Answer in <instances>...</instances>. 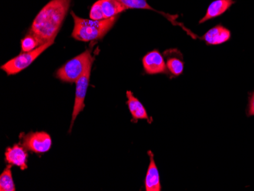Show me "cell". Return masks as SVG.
<instances>
[{
  "label": "cell",
  "mask_w": 254,
  "mask_h": 191,
  "mask_svg": "<svg viewBox=\"0 0 254 191\" xmlns=\"http://www.w3.org/2000/svg\"><path fill=\"white\" fill-rule=\"evenodd\" d=\"M70 4L71 0H51L34 18L30 34L41 44L55 40Z\"/></svg>",
  "instance_id": "obj_1"
},
{
  "label": "cell",
  "mask_w": 254,
  "mask_h": 191,
  "mask_svg": "<svg viewBox=\"0 0 254 191\" xmlns=\"http://www.w3.org/2000/svg\"><path fill=\"white\" fill-rule=\"evenodd\" d=\"M74 19V28L72 36L74 39L79 41H95L101 39L108 34L118 20V16L113 17L108 19L95 20L86 19L77 16L72 12Z\"/></svg>",
  "instance_id": "obj_2"
},
{
  "label": "cell",
  "mask_w": 254,
  "mask_h": 191,
  "mask_svg": "<svg viewBox=\"0 0 254 191\" xmlns=\"http://www.w3.org/2000/svg\"><path fill=\"white\" fill-rule=\"evenodd\" d=\"M93 61L91 51L87 50L61 66L56 72V76L64 82H76Z\"/></svg>",
  "instance_id": "obj_3"
},
{
  "label": "cell",
  "mask_w": 254,
  "mask_h": 191,
  "mask_svg": "<svg viewBox=\"0 0 254 191\" xmlns=\"http://www.w3.org/2000/svg\"><path fill=\"white\" fill-rule=\"evenodd\" d=\"M54 43V40L48 41L42 44L34 51L30 52H22V54L17 56L16 58L10 60L6 64L1 66V69L6 72L7 75H15L29 66L37 58L49 48Z\"/></svg>",
  "instance_id": "obj_4"
},
{
  "label": "cell",
  "mask_w": 254,
  "mask_h": 191,
  "mask_svg": "<svg viewBox=\"0 0 254 191\" xmlns=\"http://www.w3.org/2000/svg\"><path fill=\"white\" fill-rule=\"evenodd\" d=\"M22 146L35 153H44L51 149L52 139L48 132H34L21 136Z\"/></svg>",
  "instance_id": "obj_5"
},
{
  "label": "cell",
  "mask_w": 254,
  "mask_h": 191,
  "mask_svg": "<svg viewBox=\"0 0 254 191\" xmlns=\"http://www.w3.org/2000/svg\"><path fill=\"white\" fill-rule=\"evenodd\" d=\"M91 66H88L85 73L76 81V88H75V103H74L73 111H72V121H71L70 130L73 127L74 122L81 111L85 108V99L86 96L87 90L89 84L90 76H91Z\"/></svg>",
  "instance_id": "obj_6"
},
{
  "label": "cell",
  "mask_w": 254,
  "mask_h": 191,
  "mask_svg": "<svg viewBox=\"0 0 254 191\" xmlns=\"http://www.w3.org/2000/svg\"><path fill=\"white\" fill-rule=\"evenodd\" d=\"M144 70L149 75L166 73L167 65L163 56L157 50L145 54L142 59Z\"/></svg>",
  "instance_id": "obj_7"
},
{
  "label": "cell",
  "mask_w": 254,
  "mask_h": 191,
  "mask_svg": "<svg viewBox=\"0 0 254 191\" xmlns=\"http://www.w3.org/2000/svg\"><path fill=\"white\" fill-rule=\"evenodd\" d=\"M5 161L10 165L19 167L21 170H25L28 168V154L25 148L18 144H15L12 147L8 148L5 151Z\"/></svg>",
  "instance_id": "obj_8"
},
{
  "label": "cell",
  "mask_w": 254,
  "mask_h": 191,
  "mask_svg": "<svg viewBox=\"0 0 254 191\" xmlns=\"http://www.w3.org/2000/svg\"><path fill=\"white\" fill-rule=\"evenodd\" d=\"M150 162L147 170L145 180V188L146 191H160L161 190L160 175L158 168L154 159L153 152L148 151Z\"/></svg>",
  "instance_id": "obj_9"
},
{
  "label": "cell",
  "mask_w": 254,
  "mask_h": 191,
  "mask_svg": "<svg viewBox=\"0 0 254 191\" xmlns=\"http://www.w3.org/2000/svg\"><path fill=\"white\" fill-rule=\"evenodd\" d=\"M231 31L222 25H218L209 29L200 39L208 45H218L229 41Z\"/></svg>",
  "instance_id": "obj_10"
},
{
  "label": "cell",
  "mask_w": 254,
  "mask_h": 191,
  "mask_svg": "<svg viewBox=\"0 0 254 191\" xmlns=\"http://www.w3.org/2000/svg\"><path fill=\"white\" fill-rule=\"evenodd\" d=\"M235 3L234 0H215L207 8L205 15L199 20V24L213 19L225 13Z\"/></svg>",
  "instance_id": "obj_11"
},
{
  "label": "cell",
  "mask_w": 254,
  "mask_h": 191,
  "mask_svg": "<svg viewBox=\"0 0 254 191\" xmlns=\"http://www.w3.org/2000/svg\"><path fill=\"white\" fill-rule=\"evenodd\" d=\"M127 104L132 117V121L136 123L138 120H146L148 122H151L145 107L138 98L134 96L132 92L130 91H127Z\"/></svg>",
  "instance_id": "obj_12"
},
{
  "label": "cell",
  "mask_w": 254,
  "mask_h": 191,
  "mask_svg": "<svg viewBox=\"0 0 254 191\" xmlns=\"http://www.w3.org/2000/svg\"><path fill=\"white\" fill-rule=\"evenodd\" d=\"M167 57V69L170 73L175 77L179 76L183 73L184 69V63L182 54L178 50H170L165 52Z\"/></svg>",
  "instance_id": "obj_13"
},
{
  "label": "cell",
  "mask_w": 254,
  "mask_h": 191,
  "mask_svg": "<svg viewBox=\"0 0 254 191\" xmlns=\"http://www.w3.org/2000/svg\"><path fill=\"white\" fill-rule=\"evenodd\" d=\"M105 19L119 16L120 14L128 9L118 0H99Z\"/></svg>",
  "instance_id": "obj_14"
},
{
  "label": "cell",
  "mask_w": 254,
  "mask_h": 191,
  "mask_svg": "<svg viewBox=\"0 0 254 191\" xmlns=\"http://www.w3.org/2000/svg\"><path fill=\"white\" fill-rule=\"evenodd\" d=\"M11 165H8L5 170L0 175V191H15V187L14 184L12 174H11Z\"/></svg>",
  "instance_id": "obj_15"
},
{
  "label": "cell",
  "mask_w": 254,
  "mask_h": 191,
  "mask_svg": "<svg viewBox=\"0 0 254 191\" xmlns=\"http://www.w3.org/2000/svg\"><path fill=\"white\" fill-rule=\"evenodd\" d=\"M42 44L40 42L39 40L34 37V35H27L25 38H23L21 41V48L22 52H30L38 48Z\"/></svg>",
  "instance_id": "obj_16"
},
{
  "label": "cell",
  "mask_w": 254,
  "mask_h": 191,
  "mask_svg": "<svg viewBox=\"0 0 254 191\" xmlns=\"http://www.w3.org/2000/svg\"><path fill=\"white\" fill-rule=\"evenodd\" d=\"M121 3L127 8H137V9L153 10L156 11L150 6L147 2V0H118Z\"/></svg>",
  "instance_id": "obj_17"
},
{
  "label": "cell",
  "mask_w": 254,
  "mask_h": 191,
  "mask_svg": "<svg viewBox=\"0 0 254 191\" xmlns=\"http://www.w3.org/2000/svg\"><path fill=\"white\" fill-rule=\"evenodd\" d=\"M89 17L91 20H95V21L105 19L99 0L95 2L94 5L91 6V10H90Z\"/></svg>",
  "instance_id": "obj_18"
},
{
  "label": "cell",
  "mask_w": 254,
  "mask_h": 191,
  "mask_svg": "<svg viewBox=\"0 0 254 191\" xmlns=\"http://www.w3.org/2000/svg\"><path fill=\"white\" fill-rule=\"evenodd\" d=\"M248 116H254V92L251 97L249 102V108H248Z\"/></svg>",
  "instance_id": "obj_19"
}]
</instances>
